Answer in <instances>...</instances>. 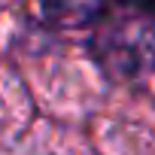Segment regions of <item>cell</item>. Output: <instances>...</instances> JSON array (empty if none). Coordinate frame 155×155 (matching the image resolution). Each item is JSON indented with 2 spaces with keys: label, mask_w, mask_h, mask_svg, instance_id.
Listing matches in <instances>:
<instances>
[{
  "label": "cell",
  "mask_w": 155,
  "mask_h": 155,
  "mask_svg": "<svg viewBox=\"0 0 155 155\" xmlns=\"http://www.w3.org/2000/svg\"><path fill=\"white\" fill-rule=\"evenodd\" d=\"M94 58L116 76H137L155 64V15L143 3L101 12Z\"/></svg>",
  "instance_id": "1"
},
{
  "label": "cell",
  "mask_w": 155,
  "mask_h": 155,
  "mask_svg": "<svg viewBox=\"0 0 155 155\" xmlns=\"http://www.w3.org/2000/svg\"><path fill=\"white\" fill-rule=\"evenodd\" d=\"M46 21L58 28H88L101 18L104 0H37Z\"/></svg>",
  "instance_id": "2"
},
{
  "label": "cell",
  "mask_w": 155,
  "mask_h": 155,
  "mask_svg": "<svg viewBox=\"0 0 155 155\" xmlns=\"http://www.w3.org/2000/svg\"><path fill=\"white\" fill-rule=\"evenodd\" d=\"M140 3H143V6H146V9H149V12L155 15V0H140Z\"/></svg>",
  "instance_id": "3"
}]
</instances>
